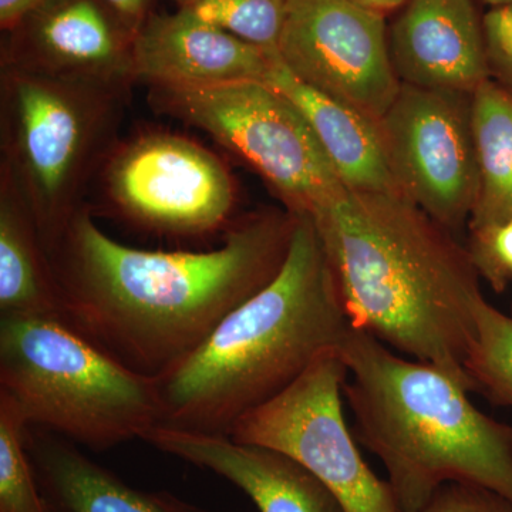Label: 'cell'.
Here are the masks:
<instances>
[{
    "instance_id": "cell-19",
    "label": "cell",
    "mask_w": 512,
    "mask_h": 512,
    "mask_svg": "<svg viewBox=\"0 0 512 512\" xmlns=\"http://www.w3.org/2000/svg\"><path fill=\"white\" fill-rule=\"evenodd\" d=\"M478 195L468 229L481 231L512 220V93L494 79L471 96Z\"/></svg>"
},
{
    "instance_id": "cell-18",
    "label": "cell",
    "mask_w": 512,
    "mask_h": 512,
    "mask_svg": "<svg viewBox=\"0 0 512 512\" xmlns=\"http://www.w3.org/2000/svg\"><path fill=\"white\" fill-rule=\"evenodd\" d=\"M0 316L64 319L59 284L35 218L5 170L0 180Z\"/></svg>"
},
{
    "instance_id": "cell-22",
    "label": "cell",
    "mask_w": 512,
    "mask_h": 512,
    "mask_svg": "<svg viewBox=\"0 0 512 512\" xmlns=\"http://www.w3.org/2000/svg\"><path fill=\"white\" fill-rule=\"evenodd\" d=\"M177 10L211 23L231 35L278 52L288 0H173Z\"/></svg>"
},
{
    "instance_id": "cell-14",
    "label": "cell",
    "mask_w": 512,
    "mask_h": 512,
    "mask_svg": "<svg viewBox=\"0 0 512 512\" xmlns=\"http://www.w3.org/2000/svg\"><path fill=\"white\" fill-rule=\"evenodd\" d=\"M400 83L473 94L491 79L476 0H407L389 28Z\"/></svg>"
},
{
    "instance_id": "cell-10",
    "label": "cell",
    "mask_w": 512,
    "mask_h": 512,
    "mask_svg": "<svg viewBox=\"0 0 512 512\" xmlns=\"http://www.w3.org/2000/svg\"><path fill=\"white\" fill-rule=\"evenodd\" d=\"M278 56L299 82L375 121L402 87L386 16L353 0H288Z\"/></svg>"
},
{
    "instance_id": "cell-25",
    "label": "cell",
    "mask_w": 512,
    "mask_h": 512,
    "mask_svg": "<svg viewBox=\"0 0 512 512\" xmlns=\"http://www.w3.org/2000/svg\"><path fill=\"white\" fill-rule=\"evenodd\" d=\"M483 20L491 79L512 93V6L491 8Z\"/></svg>"
},
{
    "instance_id": "cell-28",
    "label": "cell",
    "mask_w": 512,
    "mask_h": 512,
    "mask_svg": "<svg viewBox=\"0 0 512 512\" xmlns=\"http://www.w3.org/2000/svg\"><path fill=\"white\" fill-rule=\"evenodd\" d=\"M357 5L363 8L373 10V12L382 13L386 16L387 13L394 12L402 8L407 0H353Z\"/></svg>"
},
{
    "instance_id": "cell-23",
    "label": "cell",
    "mask_w": 512,
    "mask_h": 512,
    "mask_svg": "<svg viewBox=\"0 0 512 512\" xmlns=\"http://www.w3.org/2000/svg\"><path fill=\"white\" fill-rule=\"evenodd\" d=\"M467 248L480 278L504 292L512 281V220L471 232Z\"/></svg>"
},
{
    "instance_id": "cell-27",
    "label": "cell",
    "mask_w": 512,
    "mask_h": 512,
    "mask_svg": "<svg viewBox=\"0 0 512 512\" xmlns=\"http://www.w3.org/2000/svg\"><path fill=\"white\" fill-rule=\"evenodd\" d=\"M106 2H109L136 32L153 13L151 8L154 0H106Z\"/></svg>"
},
{
    "instance_id": "cell-29",
    "label": "cell",
    "mask_w": 512,
    "mask_h": 512,
    "mask_svg": "<svg viewBox=\"0 0 512 512\" xmlns=\"http://www.w3.org/2000/svg\"><path fill=\"white\" fill-rule=\"evenodd\" d=\"M485 5L491 8H501V6H512V0H481Z\"/></svg>"
},
{
    "instance_id": "cell-12",
    "label": "cell",
    "mask_w": 512,
    "mask_h": 512,
    "mask_svg": "<svg viewBox=\"0 0 512 512\" xmlns=\"http://www.w3.org/2000/svg\"><path fill=\"white\" fill-rule=\"evenodd\" d=\"M136 33L106 0H50L10 30L2 66L127 90Z\"/></svg>"
},
{
    "instance_id": "cell-5",
    "label": "cell",
    "mask_w": 512,
    "mask_h": 512,
    "mask_svg": "<svg viewBox=\"0 0 512 512\" xmlns=\"http://www.w3.org/2000/svg\"><path fill=\"white\" fill-rule=\"evenodd\" d=\"M0 392L29 427L94 451L163 423L156 377L121 365L62 318L0 316Z\"/></svg>"
},
{
    "instance_id": "cell-21",
    "label": "cell",
    "mask_w": 512,
    "mask_h": 512,
    "mask_svg": "<svg viewBox=\"0 0 512 512\" xmlns=\"http://www.w3.org/2000/svg\"><path fill=\"white\" fill-rule=\"evenodd\" d=\"M28 427L18 404L0 392V512H56L30 461Z\"/></svg>"
},
{
    "instance_id": "cell-17",
    "label": "cell",
    "mask_w": 512,
    "mask_h": 512,
    "mask_svg": "<svg viewBox=\"0 0 512 512\" xmlns=\"http://www.w3.org/2000/svg\"><path fill=\"white\" fill-rule=\"evenodd\" d=\"M265 82L281 90L305 114L346 190L397 191L384 154L379 121L299 82L278 55Z\"/></svg>"
},
{
    "instance_id": "cell-8",
    "label": "cell",
    "mask_w": 512,
    "mask_h": 512,
    "mask_svg": "<svg viewBox=\"0 0 512 512\" xmlns=\"http://www.w3.org/2000/svg\"><path fill=\"white\" fill-rule=\"evenodd\" d=\"M346 377L339 350L323 353L288 389L242 416L228 436L298 461L346 512H402L389 481L369 467L349 429L343 412Z\"/></svg>"
},
{
    "instance_id": "cell-3",
    "label": "cell",
    "mask_w": 512,
    "mask_h": 512,
    "mask_svg": "<svg viewBox=\"0 0 512 512\" xmlns=\"http://www.w3.org/2000/svg\"><path fill=\"white\" fill-rule=\"evenodd\" d=\"M349 328L318 228L309 215H298L279 274L156 377L161 426L228 436L242 416L288 389L319 356L339 350Z\"/></svg>"
},
{
    "instance_id": "cell-7",
    "label": "cell",
    "mask_w": 512,
    "mask_h": 512,
    "mask_svg": "<svg viewBox=\"0 0 512 512\" xmlns=\"http://www.w3.org/2000/svg\"><path fill=\"white\" fill-rule=\"evenodd\" d=\"M157 113L204 131L247 163L293 215L315 217L346 190L305 114L259 80L208 89H150Z\"/></svg>"
},
{
    "instance_id": "cell-1",
    "label": "cell",
    "mask_w": 512,
    "mask_h": 512,
    "mask_svg": "<svg viewBox=\"0 0 512 512\" xmlns=\"http://www.w3.org/2000/svg\"><path fill=\"white\" fill-rule=\"evenodd\" d=\"M296 222L259 211L211 251H147L114 241L84 207L49 252L64 320L121 365L163 375L279 274Z\"/></svg>"
},
{
    "instance_id": "cell-24",
    "label": "cell",
    "mask_w": 512,
    "mask_h": 512,
    "mask_svg": "<svg viewBox=\"0 0 512 512\" xmlns=\"http://www.w3.org/2000/svg\"><path fill=\"white\" fill-rule=\"evenodd\" d=\"M420 512H512V501L476 484L441 485Z\"/></svg>"
},
{
    "instance_id": "cell-20",
    "label": "cell",
    "mask_w": 512,
    "mask_h": 512,
    "mask_svg": "<svg viewBox=\"0 0 512 512\" xmlns=\"http://www.w3.org/2000/svg\"><path fill=\"white\" fill-rule=\"evenodd\" d=\"M466 372L495 406L512 409V306L504 313L481 298L474 311V338Z\"/></svg>"
},
{
    "instance_id": "cell-11",
    "label": "cell",
    "mask_w": 512,
    "mask_h": 512,
    "mask_svg": "<svg viewBox=\"0 0 512 512\" xmlns=\"http://www.w3.org/2000/svg\"><path fill=\"white\" fill-rule=\"evenodd\" d=\"M103 178L117 211L160 234L214 231L235 204L227 167L207 148L175 134H146L114 148Z\"/></svg>"
},
{
    "instance_id": "cell-2",
    "label": "cell",
    "mask_w": 512,
    "mask_h": 512,
    "mask_svg": "<svg viewBox=\"0 0 512 512\" xmlns=\"http://www.w3.org/2000/svg\"><path fill=\"white\" fill-rule=\"evenodd\" d=\"M311 218L350 325L476 392L466 360L484 295L456 235L397 191L345 190Z\"/></svg>"
},
{
    "instance_id": "cell-26",
    "label": "cell",
    "mask_w": 512,
    "mask_h": 512,
    "mask_svg": "<svg viewBox=\"0 0 512 512\" xmlns=\"http://www.w3.org/2000/svg\"><path fill=\"white\" fill-rule=\"evenodd\" d=\"M50 0H0V26L9 33L16 28L26 16L42 8Z\"/></svg>"
},
{
    "instance_id": "cell-4",
    "label": "cell",
    "mask_w": 512,
    "mask_h": 512,
    "mask_svg": "<svg viewBox=\"0 0 512 512\" xmlns=\"http://www.w3.org/2000/svg\"><path fill=\"white\" fill-rule=\"evenodd\" d=\"M339 353L353 434L382 461L402 512H420L448 483L481 485L512 501V424L480 412L470 390L440 367L352 325Z\"/></svg>"
},
{
    "instance_id": "cell-9",
    "label": "cell",
    "mask_w": 512,
    "mask_h": 512,
    "mask_svg": "<svg viewBox=\"0 0 512 512\" xmlns=\"http://www.w3.org/2000/svg\"><path fill=\"white\" fill-rule=\"evenodd\" d=\"M471 96L402 84L379 120L397 192L454 235L468 228L478 195Z\"/></svg>"
},
{
    "instance_id": "cell-15",
    "label": "cell",
    "mask_w": 512,
    "mask_h": 512,
    "mask_svg": "<svg viewBox=\"0 0 512 512\" xmlns=\"http://www.w3.org/2000/svg\"><path fill=\"white\" fill-rule=\"evenodd\" d=\"M143 441L237 485L259 512H346L311 471L272 448L238 443L227 434L165 426L151 430Z\"/></svg>"
},
{
    "instance_id": "cell-13",
    "label": "cell",
    "mask_w": 512,
    "mask_h": 512,
    "mask_svg": "<svg viewBox=\"0 0 512 512\" xmlns=\"http://www.w3.org/2000/svg\"><path fill=\"white\" fill-rule=\"evenodd\" d=\"M276 55L183 10L153 12L134 37V80L170 90L265 82Z\"/></svg>"
},
{
    "instance_id": "cell-16",
    "label": "cell",
    "mask_w": 512,
    "mask_h": 512,
    "mask_svg": "<svg viewBox=\"0 0 512 512\" xmlns=\"http://www.w3.org/2000/svg\"><path fill=\"white\" fill-rule=\"evenodd\" d=\"M26 448L40 490L56 512H208L167 491L127 484L50 431L28 427Z\"/></svg>"
},
{
    "instance_id": "cell-6",
    "label": "cell",
    "mask_w": 512,
    "mask_h": 512,
    "mask_svg": "<svg viewBox=\"0 0 512 512\" xmlns=\"http://www.w3.org/2000/svg\"><path fill=\"white\" fill-rule=\"evenodd\" d=\"M124 92L2 66V170L32 211L47 254L114 150Z\"/></svg>"
}]
</instances>
